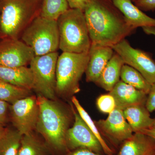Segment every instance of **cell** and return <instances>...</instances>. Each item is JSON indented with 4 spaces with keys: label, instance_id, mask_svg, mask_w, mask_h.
I'll list each match as a JSON object with an SVG mask.
<instances>
[{
    "label": "cell",
    "instance_id": "cell-1",
    "mask_svg": "<svg viewBox=\"0 0 155 155\" xmlns=\"http://www.w3.org/2000/svg\"><path fill=\"white\" fill-rule=\"evenodd\" d=\"M84 13L92 44L112 47L135 30L111 0H91Z\"/></svg>",
    "mask_w": 155,
    "mask_h": 155
},
{
    "label": "cell",
    "instance_id": "cell-2",
    "mask_svg": "<svg viewBox=\"0 0 155 155\" xmlns=\"http://www.w3.org/2000/svg\"><path fill=\"white\" fill-rule=\"evenodd\" d=\"M37 97L39 115L35 129L55 149L67 150L66 135L70 124L69 114L54 100L39 94Z\"/></svg>",
    "mask_w": 155,
    "mask_h": 155
},
{
    "label": "cell",
    "instance_id": "cell-3",
    "mask_svg": "<svg viewBox=\"0 0 155 155\" xmlns=\"http://www.w3.org/2000/svg\"><path fill=\"white\" fill-rule=\"evenodd\" d=\"M43 0H0V32L3 38L19 39L40 16Z\"/></svg>",
    "mask_w": 155,
    "mask_h": 155
},
{
    "label": "cell",
    "instance_id": "cell-4",
    "mask_svg": "<svg viewBox=\"0 0 155 155\" xmlns=\"http://www.w3.org/2000/svg\"><path fill=\"white\" fill-rule=\"evenodd\" d=\"M57 21L59 49L63 52H89L91 42L83 11L69 8Z\"/></svg>",
    "mask_w": 155,
    "mask_h": 155
},
{
    "label": "cell",
    "instance_id": "cell-5",
    "mask_svg": "<svg viewBox=\"0 0 155 155\" xmlns=\"http://www.w3.org/2000/svg\"><path fill=\"white\" fill-rule=\"evenodd\" d=\"M89 59V52H63L59 56L56 66V94L66 97L79 92V81L86 71Z\"/></svg>",
    "mask_w": 155,
    "mask_h": 155
},
{
    "label": "cell",
    "instance_id": "cell-6",
    "mask_svg": "<svg viewBox=\"0 0 155 155\" xmlns=\"http://www.w3.org/2000/svg\"><path fill=\"white\" fill-rule=\"evenodd\" d=\"M21 40L31 48L35 56L57 52L59 34L57 20L40 16L34 19L22 32Z\"/></svg>",
    "mask_w": 155,
    "mask_h": 155
},
{
    "label": "cell",
    "instance_id": "cell-7",
    "mask_svg": "<svg viewBox=\"0 0 155 155\" xmlns=\"http://www.w3.org/2000/svg\"><path fill=\"white\" fill-rule=\"evenodd\" d=\"M59 57L58 52L44 55L35 56L30 63L33 77V90L51 100L56 94V66Z\"/></svg>",
    "mask_w": 155,
    "mask_h": 155
},
{
    "label": "cell",
    "instance_id": "cell-8",
    "mask_svg": "<svg viewBox=\"0 0 155 155\" xmlns=\"http://www.w3.org/2000/svg\"><path fill=\"white\" fill-rule=\"evenodd\" d=\"M111 48L124 64L137 70L151 85L155 83V61L148 53L132 47L125 39Z\"/></svg>",
    "mask_w": 155,
    "mask_h": 155
},
{
    "label": "cell",
    "instance_id": "cell-9",
    "mask_svg": "<svg viewBox=\"0 0 155 155\" xmlns=\"http://www.w3.org/2000/svg\"><path fill=\"white\" fill-rule=\"evenodd\" d=\"M11 122L22 135L36 129L39 115L37 97L29 96L18 100L10 106Z\"/></svg>",
    "mask_w": 155,
    "mask_h": 155
},
{
    "label": "cell",
    "instance_id": "cell-10",
    "mask_svg": "<svg viewBox=\"0 0 155 155\" xmlns=\"http://www.w3.org/2000/svg\"><path fill=\"white\" fill-rule=\"evenodd\" d=\"M73 110L75 121L66 135L67 150L72 151L79 148L87 149L101 154L104 151L99 141L77 111L73 109Z\"/></svg>",
    "mask_w": 155,
    "mask_h": 155
},
{
    "label": "cell",
    "instance_id": "cell-11",
    "mask_svg": "<svg viewBox=\"0 0 155 155\" xmlns=\"http://www.w3.org/2000/svg\"><path fill=\"white\" fill-rule=\"evenodd\" d=\"M33 50L19 39L3 38L0 41V65L26 67L35 57Z\"/></svg>",
    "mask_w": 155,
    "mask_h": 155
},
{
    "label": "cell",
    "instance_id": "cell-12",
    "mask_svg": "<svg viewBox=\"0 0 155 155\" xmlns=\"http://www.w3.org/2000/svg\"><path fill=\"white\" fill-rule=\"evenodd\" d=\"M94 122L99 130L116 145L122 143L133 134L123 110L120 109L116 108L107 119Z\"/></svg>",
    "mask_w": 155,
    "mask_h": 155
},
{
    "label": "cell",
    "instance_id": "cell-13",
    "mask_svg": "<svg viewBox=\"0 0 155 155\" xmlns=\"http://www.w3.org/2000/svg\"><path fill=\"white\" fill-rule=\"evenodd\" d=\"M110 47L92 44L89 51V61L85 75L87 82L95 83L108 62L114 54Z\"/></svg>",
    "mask_w": 155,
    "mask_h": 155
},
{
    "label": "cell",
    "instance_id": "cell-14",
    "mask_svg": "<svg viewBox=\"0 0 155 155\" xmlns=\"http://www.w3.org/2000/svg\"><path fill=\"white\" fill-rule=\"evenodd\" d=\"M109 94L115 99L116 108L122 110L132 106L145 105L147 97L144 92L120 80Z\"/></svg>",
    "mask_w": 155,
    "mask_h": 155
},
{
    "label": "cell",
    "instance_id": "cell-15",
    "mask_svg": "<svg viewBox=\"0 0 155 155\" xmlns=\"http://www.w3.org/2000/svg\"><path fill=\"white\" fill-rule=\"evenodd\" d=\"M116 8L123 15L127 23L136 29L138 27L155 26V19L147 16L131 0H111Z\"/></svg>",
    "mask_w": 155,
    "mask_h": 155
},
{
    "label": "cell",
    "instance_id": "cell-16",
    "mask_svg": "<svg viewBox=\"0 0 155 155\" xmlns=\"http://www.w3.org/2000/svg\"><path fill=\"white\" fill-rule=\"evenodd\" d=\"M117 155H155V140L141 132L123 142Z\"/></svg>",
    "mask_w": 155,
    "mask_h": 155
},
{
    "label": "cell",
    "instance_id": "cell-17",
    "mask_svg": "<svg viewBox=\"0 0 155 155\" xmlns=\"http://www.w3.org/2000/svg\"><path fill=\"white\" fill-rule=\"evenodd\" d=\"M0 80L31 91L33 89V77L30 68L9 67L0 65Z\"/></svg>",
    "mask_w": 155,
    "mask_h": 155
},
{
    "label": "cell",
    "instance_id": "cell-18",
    "mask_svg": "<svg viewBox=\"0 0 155 155\" xmlns=\"http://www.w3.org/2000/svg\"><path fill=\"white\" fill-rule=\"evenodd\" d=\"M126 121L133 133L140 132L144 129L152 128L154 119L150 117L145 105H136L123 110Z\"/></svg>",
    "mask_w": 155,
    "mask_h": 155
},
{
    "label": "cell",
    "instance_id": "cell-19",
    "mask_svg": "<svg viewBox=\"0 0 155 155\" xmlns=\"http://www.w3.org/2000/svg\"><path fill=\"white\" fill-rule=\"evenodd\" d=\"M124 64L122 58L114 53L95 83L105 90L110 91L120 81L121 69Z\"/></svg>",
    "mask_w": 155,
    "mask_h": 155
},
{
    "label": "cell",
    "instance_id": "cell-20",
    "mask_svg": "<svg viewBox=\"0 0 155 155\" xmlns=\"http://www.w3.org/2000/svg\"><path fill=\"white\" fill-rule=\"evenodd\" d=\"M120 78L125 83L148 94L151 85L133 67L126 64L122 66Z\"/></svg>",
    "mask_w": 155,
    "mask_h": 155
},
{
    "label": "cell",
    "instance_id": "cell-21",
    "mask_svg": "<svg viewBox=\"0 0 155 155\" xmlns=\"http://www.w3.org/2000/svg\"><path fill=\"white\" fill-rule=\"evenodd\" d=\"M22 137L17 129L6 128L0 137V155H17Z\"/></svg>",
    "mask_w": 155,
    "mask_h": 155
},
{
    "label": "cell",
    "instance_id": "cell-22",
    "mask_svg": "<svg viewBox=\"0 0 155 155\" xmlns=\"http://www.w3.org/2000/svg\"><path fill=\"white\" fill-rule=\"evenodd\" d=\"M72 101L73 104L76 108L78 113L79 114L81 118L84 120L89 128L91 130L95 136L99 140L101 145L102 147L104 152L106 155H113L114 151L110 148L106 143L105 141L104 140L102 137L99 132L98 128L97 127L95 122L93 121L91 116L89 115L88 113L84 109L82 106L81 105L79 101L77 98L75 96L72 97Z\"/></svg>",
    "mask_w": 155,
    "mask_h": 155
},
{
    "label": "cell",
    "instance_id": "cell-23",
    "mask_svg": "<svg viewBox=\"0 0 155 155\" xmlns=\"http://www.w3.org/2000/svg\"><path fill=\"white\" fill-rule=\"evenodd\" d=\"M69 9L67 0H43L40 16L57 20Z\"/></svg>",
    "mask_w": 155,
    "mask_h": 155
},
{
    "label": "cell",
    "instance_id": "cell-24",
    "mask_svg": "<svg viewBox=\"0 0 155 155\" xmlns=\"http://www.w3.org/2000/svg\"><path fill=\"white\" fill-rule=\"evenodd\" d=\"M46 149L32 133L22 135L17 155H45Z\"/></svg>",
    "mask_w": 155,
    "mask_h": 155
},
{
    "label": "cell",
    "instance_id": "cell-25",
    "mask_svg": "<svg viewBox=\"0 0 155 155\" xmlns=\"http://www.w3.org/2000/svg\"><path fill=\"white\" fill-rule=\"evenodd\" d=\"M31 90L14 86L0 80V101L13 104L30 96Z\"/></svg>",
    "mask_w": 155,
    "mask_h": 155
},
{
    "label": "cell",
    "instance_id": "cell-26",
    "mask_svg": "<svg viewBox=\"0 0 155 155\" xmlns=\"http://www.w3.org/2000/svg\"><path fill=\"white\" fill-rule=\"evenodd\" d=\"M97 105L99 110L104 114H110L116 108L115 99L110 94L100 96L97 100Z\"/></svg>",
    "mask_w": 155,
    "mask_h": 155
},
{
    "label": "cell",
    "instance_id": "cell-27",
    "mask_svg": "<svg viewBox=\"0 0 155 155\" xmlns=\"http://www.w3.org/2000/svg\"><path fill=\"white\" fill-rule=\"evenodd\" d=\"M145 107L150 113L155 110V83L151 87L150 90L147 97Z\"/></svg>",
    "mask_w": 155,
    "mask_h": 155
},
{
    "label": "cell",
    "instance_id": "cell-28",
    "mask_svg": "<svg viewBox=\"0 0 155 155\" xmlns=\"http://www.w3.org/2000/svg\"><path fill=\"white\" fill-rule=\"evenodd\" d=\"M135 5L141 11H145L155 10V0H136Z\"/></svg>",
    "mask_w": 155,
    "mask_h": 155
},
{
    "label": "cell",
    "instance_id": "cell-29",
    "mask_svg": "<svg viewBox=\"0 0 155 155\" xmlns=\"http://www.w3.org/2000/svg\"><path fill=\"white\" fill-rule=\"evenodd\" d=\"M91 0H67L70 9H79L84 11Z\"/></svg>",
    "mask_w": 155,
    "mask_h": 155
},
{
    "label": "cell",
    "instance_id": "cell-30",
    "mask_svg": "<svg viewBox=\"0 0 155 155\" xmlns=\"http://www.w3.org/2000/svg\"><path fill=\"white\" fill-rule=\"evenodd\" d=\"M9 107L8 103L0 101V125H4L7 122Z\"/></svg>",
    "mask_w": 155,
    "mask_h": 155
},
{
    "label": "cell",
    "instance_id": "cell-31",
    "mask_svg": "<svg viewBox=\"0 0 155 155\" xmlns=\"http://www.w3.org/2000/svg\"><path fill=\"white\" fill-rule=\"evenodd\" d=\"M67 155H102L84 148H79L71 151Z\"/></svg>",
    "mask_w": 155,
    "mask_h": 155
},
{
    "label": "cell",
    "instance_id": "cell-32",
    "mask_svg": "<svg viewBox=\"0 0 155 155\" xmlns=\"http://www.w3.org/2000/svg\"><path fill=\"white\" fill-rule=\"evenodd\" d=\"M140 132L149 136L155 140V129L151 128L150 129H144L140 131Z\"/></svg>",
    "mask_w": 155,
    "mask_h": 155
},
{
    "label": "cell",
    "instance_id": "cell-33",
    "mask_svg": "<svg viewBox=\"0 0 155 155\" xmlns=\"http://www.w3.org/2000/svg\"><path fill=\"white\" fill-rule=\"evenodd\" d=\"M143 31L147 35H152L155 36V26H147L142 27Z\"/></svg>",
    "mask_w": 155,
    "mask_h": 155
},
{
    "label": "cell",
    "instance_id": "cell-34",
    "mask_svg": "<svg viewBox=\"0 0 155 155\" xmlns=\"http://www.w3.org/2000/svg\"><path fill=\"white\" fill-rule=\"evenodd\" d=\"M6 128L4 127V125H0V137L4 134Z\"/></svg>",
    "mask_w": 155,
    "mask_h": 155
},
{
    "label": "cell",
    "instance_id": "cell-35",
    "mask_svg": "<svg viewBox=\"0 0 155 155\" xmlns=\"http://www.w3.org/2000/svg\"><path fill=\"white\" fill-rule=\"evenodd\" d=\"M154 119V121L153 125L152 128L155 129V118Z\"/></svg>",
    "mask_w": 155,
    "mask_h": 155
},
{
    "label": "cell",
    "instance_id": "cell-36",
    "mask_svg": "<svg viewBox=\"0 0 155 155\" xmlns=\"http://www.w3.org/2000/svg\"><path fill=\"white\" fill-rule=\"evenodd\" d=\"M131 1H133L134 2H135V1H136V0H131Z\"/></svg>",
    "mask_w": 155,
    "mask_h": 155
}]
</instances>
